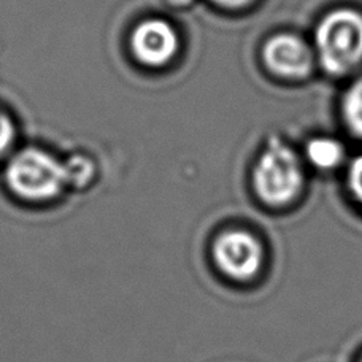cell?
Listing matches in <instances>:
<instances>
[{
    "instance_id": "obj_1",
    "label": "cell",
    "mask_w": 362,
    "mask_h": 362,
    "mask_svg": "<svg viewBox=\"0 0 362 362\" xmlns=\"http://www.w3.org/2000/svg\"><path fill=\"white\" fill-rule=\"evenodd\" d=\"M315 49L327 74L345 75L362 62V15L339 8L321 19L315 34Z\"/></svg>"
},
{
    "instance_id": "obj_2",
    "label": "cell",
    "mask_w": 362,
    "mask_h": 362,
    "mask_svg": "<svg viewBox=\"0 0 362 362\" xmlns=\"http://www.w3.org/2000/svg\"><path fill=\"white\" fill-rule=\"evenodd\" d=\"M300 159L288 145L272 140L253 169V187L264 204L283 206L293 202L303 187Z\"/></svg>"
},
{
    "instance_id": "obj_3",
    "label": "cell",
    "mask_w": 362,
    "mask_h": 362,
    "mask_svg": "<svg viewBox=\"0 0 362 362\" xmlns=\"http://www.w3.org/2000/svg\"><path fill=\"white\" fill-rule=\"evenodd\" d=\"M6 183L24 200H51L67 186L66 165L47 151L28 148L6 165Z\"/></svg>"
},
{
    "instance_id": "obj_4",
    "label": "cell",
    "mask_w": 362,
    "mask_h": 362,
    "mask_svg": "<svg viewBox=\"0 0 362 362\" xmlns=\"http://www.w3.org/2000/svg\"><path fill=\"white\" fill-rule=\"evenodd\" d=\"M218 270L232 280L247 281L255 278L264 266V247L259 238L247 230L223 232L211 248Z\"/></svg>"
},
{
    "instance_id": "obj_5",
    "label": "cell",
    "mask_w": 362,
    "mask_h": 362,
    "mask_svg": "<svg viewBox=\"0 0 362 362\" xmlns=\"http://www.w3.org/2000/svg\"><path fill=\"white\" fill-rule=\"evenodd\" d=\"M131 45L139 62L150 67H160L177 54L178 35L165 19L153 18L135 28Z\"/></svg>"
},
{
    "instance_id": "obj_6",
    "label": "cell",
    "mask_w": 362,
    "mask_h": 362,
    "mask_svg": "<svg viewBox=\"0 0 362 362\" xmlns=\"http://www.w3.org/2000/svg\"><path fill=\"white\" fill-rule=\"evenodd\" d=\"M264 62L272 72L284 78H303L313 67V51L293 34H278L264 47Z\"/></svg>"
},
{
    "instance_id": "obj_7",
    "label": "cell",
    "mask_w": 362,
    "mask_h": 362,
    "mask_svg": "<svg viewBox=\"0 0 362 362\" xmlns=\"http://www.w3.org/2000/svg\"><path fill=\"white\" fill-rule=\"evenodd\" d=\"M305 153L310 163L321 170L335 169L345 158L344 145L329 137H316L310 140Z\"/></svg>"
},
{
    "instance_id": "obj_8",
    "label": "cell",
    "mask_w": 362,
    "mask_h": 362,
    "mask_svg": "<svg viewBox=\"0 0 362 362\" xmlns=\"http://www.w3.org/2000/svg\"><path fill=\"white\" fill-rule=\"evenodd\" d=\"M344 116L351 131L362 137V75L346 90L344 99Z\"/></svg>"
},
{
    "instance_id": "obj_9",
    "label": "cell",
    "mask_w": 362,
    "mask_h": 362,
    "mask_svg": "<svg viewBox=\"0 0 362 362\" xmlns=\"http://www.w3.org/2000/svg\"><path fill=\"white\" fill-rule=\"evenodd\" d=\"M64 165H66L67 185L72 183L75 186H85L94 175V164L85 156L70 158Z\"/></svg>"
},
{
    "instance_id": "obj_10",
    "label": "cell",
    "mask_w": 362,
    "mask_h": 362,
    "mask_svg": "<svg viewBox=\"0 0 362 362\" xmlns=\"http://www.w3.org/2000/svg\"><path fill=\"white\" fill-rule=\"evenodd\" d=\"M15 141V126L8 116L0 113V158L5 156Z\"/></svg>"
},
{
    "instance_id": "obj_11",
    "label": "cell",
    "mask_w": 362,
    "mask_h": 362,
    "mask_svg": "<svg viewBox=\"0 0 362 362\" xmlns=\"http://www.w3.org/2000/svg\"><path fill=\"white\" fill-rule=\"evenodd\" d=\"M348 186L359 204H362V156L353 160L348 172Z\"/></svg>"
},
{
    "instance_id": "obj_12",
    "label": "cell",
    "mask_w": 362,
    "mask_h": 362,
    "mask_svg": "<svg viewBox=\"0 0 362 362\" xmlns=\"http://www.w3.org/2000/svg\"><path fill=\"white\" fill-rule=\"evenodd\" d=\"M211 2H215L219 6H224V8H242V6H247L250 5L253 0H211Z\"/></svg>"
},
{
    "instance_id": "obj_13",
    "label": "cell",
    "mask_w": 362,
    "mask_h": 362,
    "mask_svg": "<svg viewBox=\"0 0 362 362\" xmlns=\"http://www.w3.org/2000/svg\"><path fill=\"white\" fill-rule=\"evenodd\" d=\"M170 2L175 4V5H186V4L192 2V0H170Z\"/></svg>"
},
{
    "instance_id": "obj_14",
    "label": "cell",
    "mask_w": 362,
    "mask_h": 362,
    "mask_svg": "<svg viewBox=\"0 0 362 362\" xmlns=\"http://www.w3.org/2000/svg\"><path fill=\"white\" fill-rule=\"evenodd\" d=\"M361 362H362V359H361Z\"/></svg>"
}]
</instances>
